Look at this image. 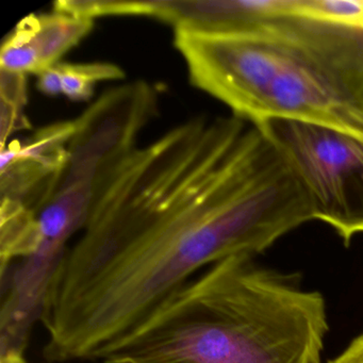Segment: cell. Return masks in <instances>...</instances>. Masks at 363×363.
Instances as JSON below:
<instances>
[{
    "label": "cell",
    "instance_id": "obj_1",
    "mask_svg": "<svg viewBox=\"0 0 363 363\" xmlns=\"http://www.w3.org/2000/svg\"><path fill=\"white\" fill-rule=\"evenodd\" d=\"M314 220L296 175L238 116L186 121L106 169L39 320L50 362L101 361L214 263Z\"/></svg>",
    "mask_w": 363,
    "mask_h": 363
},
{
    "label": "cell",
    "instance_id": "obj_7",
    "mask_svg": "<svg viewBox=\"0 0 363 363\" xmlns=\"http://www.w3.org/2000/svg\"><path fill=\"white\" fill-rule=\"evenodd\" d=\"M94 27V20L52 9L26 16L7 35L0 50V69L22 75H41L61 62Z\"/></svg>",
    "mask_w": 363,
    "mask_h": 363
},
{
    "label": "cell",
    "instance_id": "obj_9",
    "mask_svg": "<svg viewBox=\"0 0 363 363\" xmlns=\"http://www.w3.org/2000/svg\"><path fill=\"white\" fill-rule=\"evenodd\" d=\"M42 243L38 214L25 203L1 199L0 203V261L1 275L16 258L26 259L39 250Z\"/></svg>",
    "mask_w": 363,
    "mask_h": 363
},
{
    "label": "cell",
    "instance_id": "obj_8",
    "mask_svg": "<svg viewBox=\"0 0 363 363\" xmlns=\"http://www.w3.org/2000/svg\"><path fill=\"white\" fill-rule=\"evenodd\" d=\"M38 77V89L43 94L63 95L73 101H86L92 99L97 84L123 79L125 72L111 62L61 61Z\"/></svg>",
    "mask_w": 363,
    "mask_h": 363
},
{
    "label": "cell",
    "instance_id": "obj_6",
    "mask_svg": "<svg viewBox=\"0 0 363 363\" xmlns=\"http://www.w3.org/2000/svg\"><path fill=\"white\" fill-rule=\"evenodd\" d=\"M75 129V121L52 123L1 148V199L21 201L39 213L65 177Z\"/></svg>",
    "mask_w": 363,
    "mask_h": 363
},
{
    "label": "cell",
    "instance_id": "obj_3",
    "mask_svg": "<svg viewBox=\"0 0 363 363\" xmlns=\"http://www.w3.org/2000/svg\"><path fill=\"white\" fill-rule=\"evenodd\" d=\"M328 331L322 295L248 255L184 284L101 363H320Z\"/></svg>",
    "mask_w": 363,
    "mask_h": 363
},
{
    "label": "cell",
    "instance_id": "obj_11",
    "mask_svg": "<svg viewBox=\"0 0 363 363\" xmlns=\"http://www.w3.org/2000/svg\"><path fill=\"white\" fill-rule=\"evenodd\" d=\"M329 363H363V333L357 337L341 354Z\"/></svg>",
    "mask_w": 363,
    "mask_h": 363
},
{
    "label": "cell",
    "instance_id": "obj_4",
    "mask_svg": "<svg viewBox=\"0 0 363 363\" xmlns=\"http://www.w3.org/2000/svg\"><path fill=\"white\" fill-rule=\"evenodd\" d=\"M258 127L294 172L314 220L348 244L363 233V139L329 127L272 118Z\"/></svg>",
    "mask_w": 363,
    "mask_h": 363
},
{
    "label": "cell",
    "instance_id": "obj_10",
    "mask_svg": "<svg viewBox=\"0 0 363 363\" xmlns=\"http://www.w3.org/2000/svg\"><path fill=\"white\" fill-rule=\"evenodd\" d=\"M1 97V148L9 143V138L30 127L26 116L27 76L0 69Z\"/></svg>",
    "mask_w": 363,
    "mask_h": 363
},
{
    "label": "cell",
    "instance_id": "obj_2",
    "mask_svg": "<svg viewBox=\"0 0 363 363\" xmlns=\"http://www.w3.org/2000/svg\"><path fill=\"white\" fill-rule=\"evenodd\" d=\"M278 3L238 33L176 29L191 84L252 125L284 118L363 139V25Z\"/></svg>",
    "mask_w": 363,
    "mask_h": 363
},
{
    "label": "cell",
    "instance_id": "obj_5",
    "mask_svg": "<svg viewBox=\"0 0 363 363\" xmlns=\"http://www.w3.org/2000/svg\"><path fill=\"white\" fill-rule=\"evenodd\" d=\"M158 111V93L135 80L101 95L79 118L69 143L63 179L92 180L137 147V140Z\"/></svg>",
    "mask_w": 363,
    "mask_h": 363
}]
</instances>
